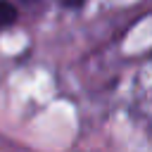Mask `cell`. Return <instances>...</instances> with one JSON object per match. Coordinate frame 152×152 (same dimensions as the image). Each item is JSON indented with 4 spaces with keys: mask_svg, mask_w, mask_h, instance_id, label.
I'll use <instances>...</instances> for the list:
<instances>
[{
    "mask_svg": "<svg viewBox=\"0 0 152 152\" xmlns=\"http://www.w3.org/2000/svg\"><path fill=\"white\" fill-rule=\"evenodd\" d=\"M64 5H69V7H78V5H83L86 0H62Z\"/></svg>",
    "mask_w": 152,
    "mask_h": 152,
    "instance_id": "7a4b0ae2",
    "label": "cell"
},
{
    "mask_svg": "<svg viewBox=\"0 0 152 152\" xmlns=\"http://www.w3.org/2000/svg\"><path fill=\"white\" fill-rule=\"evenodd\" d=\"M24 2H28V5H31V2H38V0H24Z\"/></svg>",
    "mask_w": 152,
    "mask_h": 152,
    "instance_id": "3957f363",
    "label": "cell"
},
{
    "mask_svg": "<svg viewBox=\"0 0 152 152\" xmlns=\"http://www.w3.org/2000/svg\"><path fill=\"white\" fill-rule=\"evenodd\" d=\"M14 19H17V10H14V5H10V2L0 0V28H5V26H10V24H14Z\"/></svg>",
    "mask_w": 152,
    "mask_h": 152,
    "instance_id": "6da1fadb",
    "label": "cell"
}]
</instances>
